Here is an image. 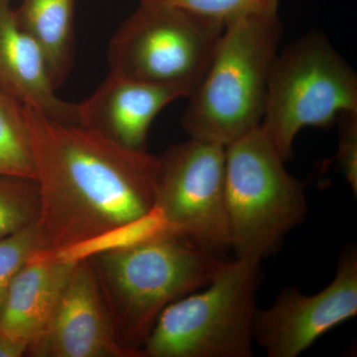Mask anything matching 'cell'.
Segmentation results:
<instances>
[{"label": "cell", "mask_w": 357, "mask_h": 357, "mask_svg": "<svg viewBox=\"0 0 357 357\" xmlns=\"http://www.w3.org/2000/svg\"><path fill=\"white\" fill-rule=\"evenodd\" d=\"M86 260L115 337L139 357L165 307L206 287L229 261L173 234Z\"/></svg>", "instance_id": "2"}, {"label": "cell", "mask_w": 357, "mask_h": 357, "mask_svg": "<svg viewBox=\"0 0 357 357\" xmlns=\"http://www.w3.org/2000/svg\"><path fill=\"white\" fill-rule=\"evenodd\" d=\"M140 1H153V0H140Z\"/></svg>", "instance_id": "22"}, {"label": "cell", "mask_w": 357, "mask_h": 357, "mask_svg": "<svg viewBox=\"0 0 357 357\" xmlns=\"http://www.w3.org/2000/svg\"><path fill=\"white\" fill-rule=\"evenodd\" d=\"M40 213L35 178L0 175V239L38 222Z\"/></svg>", "instance_id": "17"}, {"label": "cell", "mask_w": 357, "mask_h": 357, "mask_svg": "<svg viewBox=\"0 0 357 357\" xmlns=\"http://www.w3.org/2000/svg\"><path fill=\"white\" fill-rule=\"evenodd\" d=\"M338 133L337 161L354 197L357 195V114L342 115Z\"/></svg>", "instance_id": "20"}, {"label": "cell", "mask_w": 357, "mask_h": 357, "mask_svg": "<svg viewBox=\"0 0 357 357\" xmlns=\"http://www.w3.org/2000/svg\"><path fill=\"white\" fill-rule=\"evenodd\" d=\"M172 234H177V232L164 217L163 213L154 206L146 215L131 222L112 227L98 236L67 248L43 249V253L47 257L59 261L77 262Z\"/></svg>", "instance_id": "15"}, {"label": "cell", "mask_w": 357, "mask_h": 357, "mask_svg": "<svg viewBox=\"0 0 357 357\" xmlns=\"http://www.w3.org/2000/svg\"><path fill=\"white\" fill-rule=\"evenodd\" d=\"M77 262L59 261L37 251L13 279L0 314V330L28 349L50 326Z\"/></svg>", "instance_id": "13"}, {"label": "cell", "mask_w": 357, "mask_h": 357, "mask_svg": "<svg viewBox=\"0 0 357 357\" xmlns=\"http://www.w3.org/2000/svg\"><path fill=\"white\" fill-rule=\"evenodd\" d=\"M24 107L47 249L81 243L154 208L158 156Z\"/></svg>", "instance_id": "1"}, {"label": "cell", "mask_w": 357, "mask_h": 357, "mask_svg": "<svg viewBox=\"0 0 357 357\" xmlns=\"http://www.w3.org/2000/svg\"><path fill=\"white\" fill-rule=\"evenodd\" d=\"M166 3L225 29L237 21L278 15L280 0H162Z\"/></svg>", "instance_id": "18"}, {"label": "cell", "mask_w": 357, "mask_h": 357, "mask_svg": "<svg viewBox=\"0 0 357 357\" xmlns=\"http://www.w3.org/2000/svg\"><path fill=\"white\" fill-rule=\"evenodd\" d=\"M260 126L225 146V196L230 249L261 261L304 222V185L288 172Z\"/></svg>", "instance_id": "4"}, {"label": "cell", "mask_w": 357, "mask_h": 357, "mask_svg": "<svg viewBox=\"0 0 357 357\" xmlns=\"http://www.w3.org/2000/svg\"><path fill=\"white\" fill-rule=\"evenodd\" d=\"M155 206L178 236L211 252L230 249L225 147L190 138L158 156Z\"/></svg>", "instance_id": "8"}, {"label": "cell", "mask_w": 357, "mask_h": 357, "mask_svg": "<svg viewBox=\"0 0 357 357\" xmlns=\"http://www.w3.org/2000/svg\"><path fill=\"white\" fill-rule=\"evenodd\" d=\"M347 114H357V75L325 35L310 33L277 53L259 126L282 158H291L303 129Z\"/></svg>", "instance_id": "6"}, {"label": "cell", "mask_w": 357, "mask_h": 357, "mask_svg": "<svg viewBox=\"0 0 357 357\" xmlns=\"http://www.w3.org/2000/svg\"><path fill=\"white\" fill-rule=\"evenodd\" d=\"M16 18L43 49L59 88L74 63L75 0H20Z\"/></svg>", "instance_id": "14"}, {"label": "cell", "mask_w": 357, "mask_h": 357, "mask_svg": "<svg viewBox=\"0 0 357 357\" xmlns=\"http://www.w3.org/2000/svg\"><path fill=\"white\" fill-rule=\"evenodd\" d=\"M192 91L178 84L148 83L112 72L79 107V126L122 146L145 149L150 126L161 110Z\"/></svg>", "instance_id": "11"}, {"label": "cell", "mask_w": 357, "mask_h": 357, "mask_svg": "<svg viewBox=\"0 0 357 357\" xmlns=\"http://www.w3.org/2000/svg\"><path fill=\"white\" fill-rule=\"evenodd\" d=\"M222 28L162 0L140 1L110 40V70L192 91L208 70Z\"/></svg>", "instance_id": "7"}, {"label": "cell", "mask_w": 357, "mask_h": 357, "mask_svg": "<svg viewBox=\"0 0 357 357\" xmlns=\"http://www.w3.org/2000/svg\"><path fill=\"white\" fill-rule=\"evenodd\" d=\"M28 345L0 330V357H21L27 354Z\"/></svg>", "instance_id": "21"}, {"label": "cell", "mask_w": 357, "mask_h": 357, "mask_svg": "<svg viewBox=\"0 0 357 357\" xmlns=\"http://www.w3.org/2000/svg\"><path fill=\"white\" fill-rule=\"evenodd\" d=\"M259 260L234 258L201 292L165 307L143 357H251Z\"/></svg>", "instance_id": "5"}, {"label": "cell", "mask_w": 357, "mask_h": 357, "mask_svg": "<svg viewBox=\"0 0 357 357\" xmlns=\"http://www.w3.org/2000/svg\"><path fill=\"white\" fill-rule=\"evenodd\" d=\"M47 249L38 222L0 239V314L16 274L37 251Z\"/></svg>", "instance_id": "19"}, {"label": "cell", "mask_w": 357, "mask_h": 357, "mask_svg": "<svg viewBox=\"0 0 357 357\" xmlns=\"http://www.w3.org/2000/svg\"><path fill=\"white\" fill-rule=\"evenodd\" d=\"M357 253L338 260L335 278L314 295L284 289L274 304L257 310L255 342L270 357H297L335 326L356 316Z\"/></svg>", "instance_id": "9"}, {"label": "cell", "mask_w": 357, "mask_h": 357, "mask_svg": "<svg viewBox=\"0 0 357 357\" xmlns=\"http://www.w3.org/2000/svg\"><path fill=\"white\" fill-rule=\"evenodd\" d=\"M0 91L49 119L79 126L77 103L56 93L43 49L21 28L13 0H0Z\"/></svg>", "instance_id": "12"}, {"label": "cell", "mask_w": 357, "mask_h": 357, "mask_svg": "<svg viewBox=\"0 0 357 357\" xmlns=\"http://www.w3.org/2000/svg\"><path fill=\"white\" fill-rule=\"evenodd\" d=\"M0 175L35 178L25 107L0 91Z\"/></svg>", "instance_id": "16"}, {"label": "cell", "mask_w": 357, "mask_h": 357, "mask_svg": "<svg viewBox=\"0 0 357 357\" xmlns=\"http://www.w3.org/2000/svg\"><path fill=\"white\" fill-rule=\"evenodd\" d=\"M282 31L278 15L245 18L223 30L188 98L182 124L190 138L225 147L260 126Z\"/></svg>", "instance_id": "3"}, {"label": "cell", "mask_w": 357, "mask_h": 357, "mask_svg": "<svg viewBox=\"0 0 357 357\" xmlns=\"http://www.w3.org/2000/svg\"><path fill=\"white\" fill-rule=\"evenodd\" d=\"M35 357H139L122 347L88 260L77 261L46 332L28 349Z\"/></svg>", "instance_id": "10"}]
</instances>
